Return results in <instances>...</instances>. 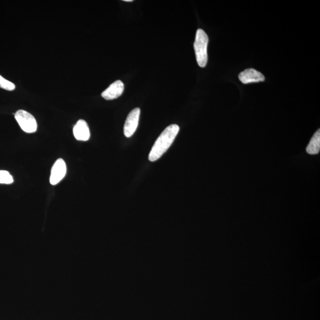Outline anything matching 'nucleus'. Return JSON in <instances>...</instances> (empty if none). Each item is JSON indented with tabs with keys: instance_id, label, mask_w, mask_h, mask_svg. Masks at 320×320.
Masks as SVG:
<instances>
[{
	"instance_id": "4",
	"label": "nucleus",
	"mask_w": 320,
	"mask_h": 320,
	"mask_svg": "<svg viewBox=\"0 0 320 320\" xmlns=\"http://www.w3.org/2000/svg\"><path fill=\"white\" fill-rule=\"evenodd\" d=\"M140 113L141 110L139 108H135L129 113L123 128V132L126 137H131L137 129Z\"/></svg>"
},
{
	"instance_id": "10",
	"label": "nucleus",
	"mask_w": 320,
	"mask_h": 320,
	"mask_svg": "<svg viewBox=\"0 0 320 320\" xmlns=\"http://www.w3.org/2000/svg\"><path fill=\"white\" fill-rule=\"evenodd\" d=\"M14 182L13 176L6 171H0V184L10 185Z\"/></svg>"
},
{
	"instance_id": "8",
	"label": "nucleus",
	"mask_w": 320,
	"mask_h": 320,
	"mask_svg": "<svg viewBox=\"0 0 320 320\" xmlns=\"http://www.w3.org/2000/svg\"><path fill=\"white\" fill-rule=\"evenodd\" d=\"M73 133L78 141H87L91 137V132L88 123L84 120H79L73 128Z\"/></svg>"
},
{
	"instance_id": "12",
	"label": "nucleus",
	"mask_w": 320,
	"mask_h": 320,
	"mask_svg": "<svg viewBox=\"0 0 320 320\" xmlns=\"http://www.w3.org/2000/svg\"><path fill=\"white\" fill-rule=\"evenodd\" d=\"M124 2H132V0H125Z\"/></svg>"
},
{
	"instance_id": "5",
	"label": "nucleus",
	"mask_w": 320,
	"mask_h": 320,
	"mask_svg": "<svg viewBox=\"0 0 320 320\" xmlns=\"http://www.w3.org/2000/svg\"><path fill=\"white\" fill-rule=\"evenodd\" d=\"M66 173V166L64 160L59 158L56 160L53 165L51 176H50V183L52 185H57L64 179Z\"/></svg>"
},
{
	"instance_id": "2",
	"label": "nucleus",
	"mask_w": 320,
	"mask_h": 320,
	"mask_svg": "<svg viewBox=\"0 0 320 320\" xmlns=\"http://www.w3.org/2000/svg\"><path fill=\"white\" fill-rule=\"evenodd\" d=\"M209 38L206 33L202 29H198L196 32L194 49L196 61L202 68L205 67L208 62L207 48Z\"/></svg>"
},
{
	"instance_id": "9",
	"label": "nucleus",
	"mask_w": 320,
	"mask_h": 320,
	"mask_svg": "<svg viewBox=\"0 0 320 320\" xmlns=\"http://www.w3.org/2000/svg\"><path fill=\"white\" fill-rule=\"evenodd\" d=\"M320 149V131L319 129L313 135L311 141L306 147V152L309 154L314 155L318 154Z\"/></svg>"
},
{
	"instance_id": "3",
	"label": "nucleus",
	"mask_w": 320,
	"mask_h": 320,
	"mask_svg": "<svg viewBox=\"0 0 320 320\" xmlns=\"http://www.w3.org/2000/svg\"><path fill=\"white\" fill-rule=\"evenodd\" d=\"M15 119L23 131L31 133L37 131V122L31 113L19 110L15 113Z\"/></svg>"
},
{
	"instance_id": "1",
	"label": "nucleus",
	"mask_w": 320,
	"mask_h": 320,
	"mask_svg": "<svg viewBox=\"0 0 320 320\" xmlns=\"http://www.w3.org/2000/svg\"><path fill=\"white\" fill-rule=\"evenodd\" d=\"M180 128L178 125L173 124L168 126L156 140L150 151L148 159L150 162H154L158 159L168 151L170 146L174 142L178 135Z\"/></svg>"
},
{
	"instance_id": "6",
	"label": "nucleus",
	"mask_w": 320,
	"mask_h": 320,
	"mask_svg": "<svg viewBox=\"0 0 320 320\" xmlns=\"http://www.w3.org/2000/svg\"><path fill=\"white\" fill-rule=\"evenodd\" d=\"M239 79L243 84L264 82L265 78L261 72L253 68L247 69L238 75Z\"/></svg>"
},
{
	"instance_id": "11",
	"label": "nucleus",
	"mask_w": 320,
	"mask_h": 320,
	"mask_svg": "<svg viewBox=\"0 0 320 320\" xmlns=\"http://www.w3.org/2000/svg\"><path fill=\"white\" fill-rule=\"evenodd\" d=\"M0 88L8 91H13L15 89L16 86L12 82L0 75Z\"/></svg>"
},
{
	"instance_id": "7",
	"label": "nucleus",
	"mask_w": 320,
	"mask_h": 320,
	"mask_svg": "<svg viewBox=\"0 0 320 320\" xmlns=\"http://www.w3.org/2000/svg\"><path fill=\"white\" fill-rule=\"evenodd\" d=\"M124 91V85L121 80L113 83L102 93V96L107 101L117 99L122 95Z\"/></svg>"
}]
</instances>
